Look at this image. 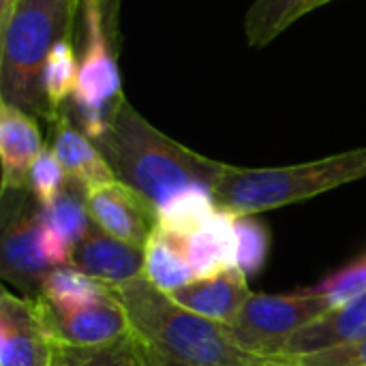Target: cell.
<instances>
[{"label": "cell", "mask_w": 366, "mask_h": 366, "mask_svg": "<svg viewBox=\"0 0 366 366\" xmlns=\"http://www.w3.org/2000/svg\"><path fill=\"white\" fill-rule=\"evenodd\" d=\"M366 178V148L285 167L227 165L214 184L217 204L236 214H257Z\"/></svg>", "instance_id": "277c9868"}, {"label": "cell", "mask_w": 366, "mask_h": 366, "mask_svg": "<svg viewBox=\"0 0 366 366\" xmlns=\"http://www.w3.org/2000/svg\"><path fill=\"white\" fill-rule=\"evenodd\" d=\"M79 2H81V0H79Z\"/></svg>", "instance_id": "1f68e13d"}, {"label": "cell", "mask_w": 366, "mask_h": 366, "mask_svg": "<svg viewBox=\"0 0 366 366\" xmlns=\"http://www.w3.org/2000/svg\"><path fill=\"white\" fill-rule=\"evenodd\" d=\"M285 360L296 366H366V339Z\"/></svg>", "instance_id": "4316f807"}, {"label": "cell", "mask_w": 366, "mask_h": 366, "mask_svg": "<svg viewBox=\"0 0 366 366\" xmlns=\"http://www.w3.org/2000/svg\"><path fill=\"white\" fill-rule=\"evenodd\" d=\"M77 75H79V60L75 54V45L69 36H64L58 43H54V47L49 49L41 73L43 97L47 101L49 116H51L49 124L64 112V103L73 97L77 86Z\"/></svg>", "instance_id": "44dd1931"}, {"label": "cell", "mask_w": 366, "mask_h": 366, "mask_svg": "<svg viewBox=\"0 0 366 366\" xmlns=\"http://www.w3.org/2000/svg\"><path fill=\"white\" fill-rule=\"evenodd\" d=\"M66 172L51 148H43L28 174V191L41 208L49 206L66 187Z\"/></svg>", "instance_id": "484cf974"}, {"label": "cell", "mask_w": 366, "mask_h": 366, "mask_svg": "<svg viewBox=\"0 0 366 366\" xmlns=\"http://www.w3.org/2000/svg\"><path fill=\"white\" fill-rule=\"evenodd\" d=\"M34 302L45 335L56 347H99L133 330L124 307L116 300L112 290L109 296L99 302L75 311H58L41 296H36Z\"/></svg>", "instance_id": "ba28073f"}, {"label": "cell", "mask_w": 366, "mask_h": 366, "mask_svg": "<svg viewBox=\"0 0 366 366\" xmlns=\"http://www.w3.org/2000/svg\"><path fill=\"white\" fill-rule=\"evenodd\" d=\"M236 240H238V268L247 277H255L264 270L270 251L268 225L257 214L236 217Z\"/></svg>", "instance_id": "d4e9b609"}, {"label": "cell", "mask_w": 366, "mask_h": 366, "mask_svg": "<svg viewBox=\"0 0 366 366\" xmlns=\"http://www.w3.org/2000/svg\"><path fill=\"white\" fill-rule=\"evenodd\" d=\"M360 339H366V294L305 326L292 337L279 358L305 356Z\"/></svg>", "instance_id": "2e32d148"}, {"label": "cell", "mask_w": 366, "mask_h": 366, "mask_svg": "<svg viewBox=\"0 0 366 366\" xmlns=\"http://www.w3.org/2000/svg\"><path fill=\"white\" fill-rule=\"evenodd\" d=\"M251 296L247 274L240 268H232L210 279H195L174 292L172 300L191 313L229 326Z\"/></svg>", "instance_id": "4fadbf2b"}, {"label": "cell", "mask_w": 366, "mask_h": 366, "mask_svg": "<svg viewBox=\"0 0 366 366\" xmlns=\"http://www.w3.org/2000/svg\"><path fill=\"white\" fill-rule=\"evenodd\" d=\"M41 206L28 189L6 191L2 208L0 274L26 296L36 298L41 283L54 270L39 247Z\"/></svg>", "instance_id": "52a82bcc"}, {"label": "cell", "mask_w": 366, "mask_h": 366, "mask_svg": "<svg viewBox=\"0 0 366 366\" xmlns=\"http://www.w3.org/2000/svg\"><path fill=\"white\" fill-rule=\"evenodd\" d=\"M51 365L54 343L45 335L34 298L4 290L0 298V366Z\"/></svg>", "instance_id": "30bf717a"}, {"label": "cell", "mask_w": 366, "mask_h": 366, "mask_svg": "<svg viewBox=\"0 0 366 366\" xmlns=\"http://www.w3.org/2000/svg\"><path fill=\"white\" fill-rule=\"evenodd\" d=\"M41 221L45 227L64 238L71 247H77L94 227L86 202V189L69 180L62 193L49 206L41 208Z\"/></svg>", "instance_id": "7402d4cb"}, {"label": "cell", "mask_w": 366, "mask_h": 366, "mask_svg": "<svg viewBox=\"0 0 366 366\" xmlns=\"http://www.w3.org/2000/svg\"><path fill=\"white\" fill-rule=\"evenodd\" d=\"M54 362L56 366H163L150 345L133 330L99 347L54 345Z\"/></svg>", "instance_id": "ac0fdd59"}, {"label": "cell", "mask_w": 366, "mask_h": 366, "mask_svg": "<svg viewBox=\"0 0 366 366\" xmlns=\"http://www.w3.org/2000/svg\"><path fill=\"white\" fill-rule=\"evenodd\" d=\"M146 251L139 244L118 240L97 225L75 247L73 266L81 272L114 287L129 283L144 274Z\"/></svg>", "instance_id": "7c38bea8"}, {"label": "cell", "mask_w": 366, "mask_h": 366, "mask_svg": "<svg viewBox=\"0 0 366 366\" xmlns=\"http://www.w3.org/2000/svg\"><path fill=\"white\" fill-rule=\"evenodd\" d=\"M120 0H81V60L77 86L71 97L77 129L99 142L109 114L122 92V75L116 58V13Z\"/></svg>", "instance_id": "5b68a950"}, {"label": "cell", "mask_w": 366, "mask_h": 366, "mask_svg": "<svg viewBox=\"0 0 366 366\" xmlns=\"http://www.w3.org/2000/svg\"><path fill=\"white\" fill-rule=\"evenodd\" d=\"M39 296L58 311H75L109 296V287L75 266H60L45 274Z\"/></svg>", "instance_id": "ffe728a7"}, {"label": "cell", "mask_w": 366, "mask_h": 366, "mask_svg": "<svg viewBox=\"0 0 366 366\" xmlns=\"http://www.w3.org/2000/svg\"><path fill=\"white\" fill-rule=\"evenodd\" d=\"M328 313V302L309 290L253 294L229 324V332L242 350L264 358H279L296 332Z\"/></svg>", "instance_id": "8992f818"}, {"label": "cell", "mask_w": 366, "mask_h": 366, "mask_svg": "<svg viewBox=\"0 0 366 366\" xmlns=\"http://www.w3.org/2000/svg\"><path fill=\"white\" fill-rule=\"evenodd\" d=\"M15 4H17V0H0V24L11 15Z\"/></svg>", "instance_id": "f1b7e54d"}, {"label": "cell", "mask_w": 366, "mask_h": 366, "mask_svg": "<svg viewBox=\"0 0 366 366\" xmlns=\"http://www.w3.org/2000/svg\"><path fill=\"white\" fill-rule=\"evenodd\" d=\"M315 296H322L330 311H337L366 294V253L326 274L317 285L309 287Z\"/></svg>", "instance_id": "cb8c5ba5"}, {"label": "cell", "mask_w": 366, "mask_h": 366, "mask_svg": "<svg viewBox=\"0 0 366 366\" xmlns=\"http://www.w3.org/2000/svg\"><path fill=\"white\" fill-rule=\"evenodd\" d=\"M187 240L189 238L169 234L157 225L144 244V277L163 294L172 296L180 287L195 281L193 268L189 264Z\"/></svg>", "instance_id": "e0dca14e"}, {"label": "cell", "mask_w": 366, "mask_h": 366, "mask_svg": "<svg viewBox=\"0 0 366 366\" xmlns=\"http://www.w3.org/2000/svg\"><path fill=\"white\" fill-rule=\"evenodd\" d=\"M43 152V137L36 116L17 105L0 101V163L2 193L28 189V174Z\"/></svg>", "instance_id": "8fae6325"}, {"label": "cell", "mask_w": 366, "mask_h": 366, "mask_svg": "<svg viewBox=\"0 0 366 366\" xmlns=\"http://www.w3.org/2000/svg\"><path fill=\"white\" fill-rule=\"evenodd\" d=\"M51 124H54L51 150L62 163L69 180L81 184L84 189L116 180V174L109 167L103 152L99 150V146L71 122L66 107Z\"/></svg>", "instance_id": "9a60e30c"}, {"label": "cell", "mask_w": 366, "mask_h": 366, "mask_svg": "<svg viewBox=\"0 0 366 366\" xmlns=\"http://www.w3.org/2000/svg\"><path fill=\"white\" fill-rule=\"evenodd\" d=\"M264 366H296L294 362H290V360H285V358H272V360H268Z\"/></svg>", "instance_id": "f546056e"}, {"label": "cell", "mask_w": 366, "mask_h": 366, "mask_svg": "<svg viewBox=\"0 0 366 366\" xmlns=\"http://www.w3.org/2000/svg\"><path fill=\"white\" fill-rule=\"evenodd\" d=\"M116 178L137 191L157 210L176 193L204 184L214 189L227 163L208 159L152 127L122 94L105 135L94 142Z\"/></svg>", "instance_id": "6da1fadb"}, {"label": "cell", "mask_w": 366, "mask_h": 366, "mask_svg": "<svg viewBox=\"0 0 366 366\" xmlns=\"http://www.w3.org/2000/svg\"><path fill=\"white\" fill-rule=\"evenodd\" d=\"M236 217V212L219 206L210 221L189 236L187 253L195 279H210L238 268Z\"/></svg>", "instance_id": "5bb4252c"}, {"label": "cell", "mask_w": 366, "mask_h": 366, "mask_svg": "<svg viewBox=\"0 0 366 366\" xmlns=\"http://www.w3.org/2000/svg\"><path fill=\"white\" fill-rule=\"evenodd\" d=\"M330 2H335V0H300L298 11H296V19H300L302 15H309V13H313L315 9H322V6H326V4H330Z\"/></svg>", "instance_id": "83f0119b"}, {"label": "cell", "mask_w": 366, "mask_h": 366, "mask_svg": "<svg viewBox=\"0 0 366 366\" xmlns=\"http://www.w3.org/2000/svg\"><path fill=\"white\" fill-rule=\"evenodd\" d=\"M86 202L94 225L118 240L144 247L157 227V208L118 178L86 189Z\"/></svg>", "instance_id": "9c48e42d"}, {"label": "cell", "mask_w": 366, "mask_h": 366, "mask_svg": "<svg viewBox=\"0 0 366 366\" xmlns=\"http://www.w3.org/2000/svg\"><path fill=\"white\" fill-rule=\"evenodd\" d=\"M109 290L124 307L133 332L150 345L163 366H264L272 360L242 350L229 326L182 309L144 274Z\"/></svg>", "instance_id": "7a4b0ae2"}, {"label": "cell", "mask_w": 366, "mask_h": 366, "mask_svg": "<svg viewBox=\"0 0 366 366\" xmlns=\"http://www.w3.org/2000/svg\"><path fill=\"white\" fill-rule=\"evenodd\" d=\"M51 366H56V362H54V365H51Z\"/></svg>", "instance_id": "4dcf8cb0"}, {"label": "cell", "mask_w": 366, "mask_h": 366, "mask_svg": "<svg viewBox=\"0 0 366 366\" xmlns=\"http://www.w3.org/2000/svg\"><path fill=\"white\" fill-rule=\"evenodd\" d=\"M300 0H253L244 17L247 43L255 49L272 43L296 21Z\"/></svg>", "instance_id": "603a6c76"}, {"label": "cell", "mask_w": 366, "mask_h": 366, "mask_svg": "<svg viewBox=\"0 0 366 366\" xmlns=\"http://www.w3.org/2000/svg\"><path fill=\"white\" fill-rule=\"evenodd\" d=\"M217 208L219 204L214 197V189L195 184L176 193L157 210V225L169 234L189 238L193 232L210 221Z\"/></svg>", "instance_id": "d6986e66"}, {"label": "cell", "mask_w": 366, "mask_h": 366, "mask_svg": "<svg viewBox=\"0 0 366 366\" xmlns=\"http://www.w3.org/2000/svg\"><path fill=\"white\" fill-rule=\"evenodd\" d=\"M79 0H17L0 24V101L51 120L41 88L43 62L71 34Z\"/></svg>", "instance_id": "3957f363"}]
</instances>
